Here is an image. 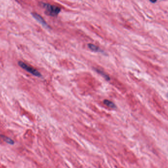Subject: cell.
Instances as JSON below:
<instances>
[{
    "label": "cell",
    "mask_w": 168,
    "mask_h": 168,
    "mask_svg": "<svg viewBox=\"0 0 168 168\" xmlns=\"http://www.w3.org/2000/svg\"><path fill=\"white\" fill-rule=\"evenodd\" d=\"M150 1L151 3H155L157 1V0H150Z\"/></svg>",
    "instance_id": "ba28073f"
},
{
    "label": "cell",
    "mask_w": 168,
    "mask_h": 168,
    "mask_svg": "<svg viewBox=\"0 0 168 168\" xmlns=\"http://www.w3.org/2000/svg\"><path fill=\"white\" fill-rule=\"evenodd\" d=\"M31 15L33 16V17L34 19H36V20H37V21L39 22V23H40L44 28H48V29L50 28V26L47 24L46 22L44 20V19L42 17V16L40 15L38 13H36V12H31Z\"/></svg>",
    "instance_id": "3957f363"
},
{
    "label": "cell",
    "mask_w": 168,
    "mask_h": 168,
    "mask_svg": "<svg viewBox=\"0 0 168 168\" xmlns=\"http://www.w3.org/2000/svg\"><path fill=\"white\" fill-rule=\"evenodd\" d=\"M1 138H3V140H4V142H7V144H10V145H13L14 144V142L12 139H10L9 137H7L4 135H1Z\"/></svg>",
    "instance_id": "8992f818"
},
{
    "label": "cell",
    "mask_w": 168,
    "mask_h": 168,
    "mask_svg": "<svg viewBox=\"0 0 168 168\" xmlns=\"http://www.w3.org/2000/svg\"><path fill=\"white\" fill-rule=\"evenodd\" d=\"M103 103H104L105 105H106L108 107H110L111 108L114 109L116 107L115 104H114V103L112 102V101L109 100H104Z\"/></svg>",
    "instance_id": "277c9868"
},
{
    "label": "cell",
    "mask_w": 168,
    "mask_h": 168,
    "mask_svg": "<svg viewBox=\"0 0 168 168\" xmlns=\"http://www.w3.org/2000/svg\"><path fill=\"white\" fill-rule=\"evenodd\" d=\"M96 71H97V72L98 73H99L100 75H101L103 76V77L105 78V79L107 80V81H109L110 80V78L109 76L107 74H106L104 72H103V71H101V70H99V69H96Z\"/></svg>",
    "instance_id": "52a82bcc"
},
{
    "label": "cell",
    "mask_w": 168,
    "mask_h": 168,
    "mask_svg": "<svg viewBox=\"0 0 168 168\" xmlns=\"http://www.w3.org/2000/svg\"><path fill=\"white\" fill-rule=\"evenodd\" d=\"M88 47L91 50H92L94 52H100V49L97 46L94 45V44H91V43H89L88 44Z\"/></svg>",
    "instance_id": "5b68a950"
},
{
    "label": "cell",
    "mask_w": 168,
    "mask_h": 168,
    "mask_svg": "<svg viewBox=\"0 0 168 168\" xmlns=\"http://www.w3.org/2000/svg\"><path fill=\"white\" fill-rule=\"evenodd\" d=\"M18 64L19 66L22 68L23 69L28 71L33 75L37 76V77H41L42 76V74H40V72L38 70L34 69V68H33L31 66H28L23 61H18Z\"/></svg>",
    "instance_id": "7a4b0ae2"
},
{
    "label": "cell",
    "mask_w": 168,
    "mask_h": 168,
    "mask_svg": "<svg viewBox=\"0 0 168 168\" xmlns=\"http://www.w3.org/2000/svg\"><path fill=\"white\" fill-rule=\"evenodd\" d=\"M40 6L45 9L44 13L47 15L52 17H57L61 11V9L57 6L51 5L48 3H39Z\"/></svg>",
    "instance_id": "6da1fadb"
}]
</instances>
